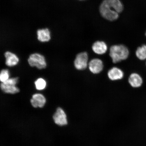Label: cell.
I'll return each instance as SVG.
<instances>
[{
	"label": "cell",
	"instance_id": "1",
	"mask_svg": "<svg viewBox=\"0 0 146 146\" xmlns=\"http://www.w3.org/2000/svg\"><path fill=\"white\" fill-rule=\"evenodd\" d=\"M129 54L128 49L123 44L112 45L110 49V56L115 63L127 59Z\"/></svg>",
	"mask_w": 146,
	"mask_h": 146
},
{
	"label": "cell",
	"instance_id": "2",
	"mask_svg": "<svg viewBox=\"0 0 146 146\" xmlns=\"http://www.w3.org/2000/svg\"><path fill=\"white\" fill-rule=\"evenodd\" d=\"M99 11L102 17L108 21H116L119 17V13L111 8L107 0H104L102 2L100 6Z\"/></svg>",
	"mask_w": 146,
	"mask_h": 146
},
{
	"label": "cell",
	"instance_id": "3",
	"mask_svg": "<svg viewBox=\"0 0 146 146\" xmlns=\"http://www.w3.org/2000/svg\"><path fill=\"white\" fill-rule=\"evenodd\" d=\"M19 81V78H9L7 81L1 83V88L3 92L7 94H15L20 92V89L16 86Z\"/></svg>",
	"mask_w": 146,
	"mask_h": 146
},
{
	"label": "cell",
	"instance_id": "4",
	"mask_svg": "<svg viewBox=\"0 0 146 146\" xmlns=\"http://www.w3.org/2000/svg\"><path fill=\"white\" fill-rule=\"evenodd\" d=\"M27 61L31 66L35 67L38 69H44L47 66L44 56L38 53H35L30 55Z\"/></svg>",
	"mask_w": 146,
	"mask_h": 146
},
{
	"label": "cell",
	"instance_id": "5",
	"mask_svg": "<svg viewBox=\"0 0 146 146\" xmlns=\"http://www.w3.org/2000/svg\"><path fill=\"white\" fill-rule=\"evenodd\" d=\"M88 56L86 52L80 53L76 56L74 61V66L78 70H83L88 65Z\"/></svg>",
	"mask_w": 146,
	"mask_h": 146
},
{
	"label": "cell",
	"instance_id": "6",
	"mask_svg": "<svg viewBox=\"0 0 146 146\" xmlns=\"http://www.w3.org/2000/svg\"><path fill=\"white\" fill-rule=\"evenodd\" d=\"M55 123L60 126L67 125V116L64 111L61 108L59 107L56 110L55 113L53 116Z\"/></svg>",
	"mask_w": 146,
	"mask_h": 146
},
{
	"label": "cell",
	"instance_id": "7",
	"mask_svg": "<svg viewBox=\"0 0 146 146\" xmlns=\"http://www.w3.org/2000/svg\"><path fill=\"white\" fill-rule=\"evenodd\" d=\"M88 67L89 70L93 74H99L103 69V62L99 59H93L88 63Z\"/></svg>",
	"mask_w": 146,
	"mask_h": 146
},
{
	"label": "cell",
	"instance_id": "8",
	"mask_svg": "<svg viewBox=\"0 0 146 146\" xmlns=\"http://www.w3.org/2000/svg\"><path fill=\"white\" fill-rule=\"evenodd\" d=\"M30 102L33 107L35 108L37 107L41 108L44 106L46 99L43 94L38 93L33 95Z\"/></svg>",
	"mask_w": 146,
	"mask_h": 146
},
{
	"label": "cell",
	"instance_id": "9",
	"mask_svg": "<svg viewBox=\"0 0 146 146\" xmlns=\"http://www.w3.org/2000/svg\"><path fill=\"white\" fill-rule=\"evenodd\" d=\"M4 56L5 58V64L8 66H14L19 62V58L13 53L7 51L5 53Z\"/></svg>",
	"mask_w": 146,
	"mask_h": 146
},
{
	"label": "cell",
	"instance_id": "10",
	"mask_svg": "<svg viewBox=\"0 0 146 146\" xmlns=\"http://www.w3.org/2000/svg\"><path fill=\"white\" fill-rule=\"evenodd\" d=\"M108 76L112 81L122 79L124 76V73L121 69L116 67H113L108 71Z\"/></svg>",
	"mask_w": 146,
	"mask_h": 146
},
{
	"label": "cell",
	"instance_id": "11",
	"mask_svg": "<svg viewBox=\"0 0 146 146\" xmlns=\"http://www.w3.org/2000/svg\"><path fill=\"white\" fill-rule=\"evenodd\" d=\"M92 49L96 54H103L106 52L108 47L106 44L104 42L98 41L93 44Z\"/></svg>",
	"mask_w": 146,
	"mask_h": 146
},
{
	"label": "cell",
	"instance_id": "12",
	"mask_svg": "<svg viewBox=\"0 0 146 146\" xmlns=\"http://www.w3.org/2000/svg\"><path fill=\"white\" fill-rule=\"evenodd\" d=\"M128 81L131 86L135 88L141 87L143 82L141 76L136 73H132L130 75Z\"/></svg>",
	"mask_w": 146,
	"mask_h": 146
},
{
	"label": "cell",
	"instance_id": "13",
	"mask_svg": "<svg viewBox=\"0 0 146 146\" xmlns=\"http://www.w3.org/2000/svg\"><path fill=\"white\" fill-rule=\"evenodd\" d=\"M37 34L38 40L41 42H48L51 39L50 32L47 29H41L37 31Z\"/></svg>",
	"mask_w": 146,
	"mask_h": 146
},
{
	"label": "cell",
	"instance_id": "14",
	"mask_svg": "<svg viewBox=\"0 0 146 146\" xmlns=\"http://www.w3.org/2000/svg\"><path fill=\"white\" fill-rule=\"evenodd\" d=\"M110 5L118 13L123 12V6L120 0H107Z\"/></svg>",
	"mask_w": 146,
	"mask_h": 146
},
{
	"label": "cell",
	"instance_id": "15",
	"mask_svg": "<svg viewBox=\"0 0 146 146\" xmlns=\"http://www.w3.org/2000/svg\"><path fill=\"white\" fill-rule=\"evenodd\" d=\"M136 55L137 58L140 60L146 59V45H143L141 46L138 47L136 50Z\"/></svg>",
	"mask_w": 146,
	"mask_h": 146
},
{
	"label": "cell",
	"instance_id": "16",
	"mask_svg": "<svg viewBox=\"0 0 146 146\" xmlns=\"http://www.w3.org/2000/svg\"><path fill=\"white\" fill-rule=\"evenodd\" d=\"M36 90H43L46 86V82L43 78H39L36 79L34 82Z\"/></svg>",
	"mask_w": 146,
	"mask_h": 146
},
{
	"label": "cell",
	"instance_id": "17",
	"mask_svg": "<svg viewBox=\"0 0 146 146\" xmlns=\"http://www.w3.org/2000/svg\"><path fill=\"white\" fill-rule=\"evenodd\" d=\"M10 73L7 69H3L0 73V81L1 83L4 82L9 78Z\"/></svg>",
	"mask_w": 146,
	"mask_h": 146
},
{
	"label": "cell",
	"instance_id": "18",
	"mask_svg": "<svg viewBox=\"0 0 146 146\" xmlns=\"http://www.w3.org/2000/svg\"><path fill=\"white\" fill-rule=\"evenodd\" d=\"M80 1H84V0H80Z\"/></svg>",
	"mask_w": 146,
	"mask_h": 146
},
{
	"label": "cell",
	"instance_id": "19",
	"mask_svg": "<svg viewBox=\"0 0 146 146\" xmlns=\"http://www.w3.org/2000/svg\"><path fill=\"white\" fill-rule=\"evenodd\" d=\"M145 35L146 36V33H145Z\"/></svg>",
	"mask_w": 146,
	"mask_h": 146
},
{
	"label": "cell",
	"instance_id": "20",
	"mask_svg": "<svg viewBox=\"0 0 146 146\" xmlns=\"http://www.w3.org/2000/svg\"></svg>",
	"mask_w": 146,
	"mask_h": 146
}]
</instances>
